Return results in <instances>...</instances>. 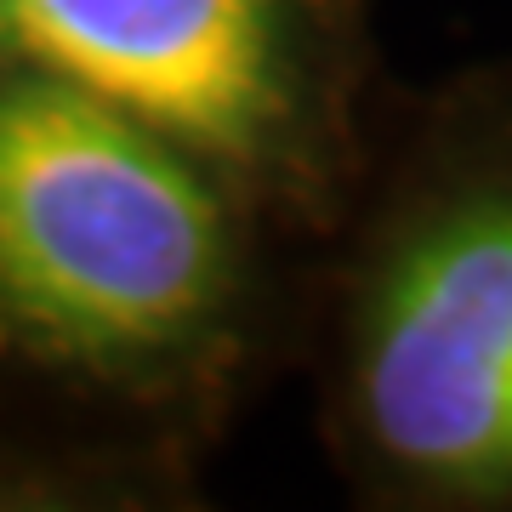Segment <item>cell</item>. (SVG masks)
<instances>
[{
	"label": "cell",
	"mask_w": 512,
	"mask_h": 512,
	"mask_svg": "<svg viewBox=\"0 0 512 512\" xmlns=\"http://www.w3.org/2000/svg\"><path fill=\"white\" fill-rule=\"evenodd\" d=\"M0 57L200 148L313 245L387 109L376 0H0Z\"/></svg>",
	"instance_id": "3957f363"
},
{
	"label": "cell",
	"mask_w": 512,
	"mask_h": 512,
	"mask_svg": "<svg viewBox=\"0 0 512 512\" xmlns=\"http://www.w3.org/2000/svg\"><path fill=\"white\" fill-rule=\"evenodd\" d=\"M302 370L359 507L512 512V57L387 92L313 245Z\"/></svg>",
	"instance_id": "7a4b0ae2"
},
{
	"label": "cell",
	"mask_w": 512,
	"mask_h": 512,
	"mask_svg": "<svg viewBox=\"0 0 512 512\" xmlns=\"http://www.w3.org/2000/svg\"><path fill=\"white\" fill-rule=\"evenodd\" d=\"M313 239L200 148L0 57V365L217 427L302 353Z\"/></svg>",
	"instance_id": "6da1fadb"
}]
</instances>
